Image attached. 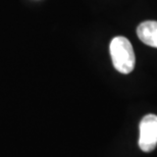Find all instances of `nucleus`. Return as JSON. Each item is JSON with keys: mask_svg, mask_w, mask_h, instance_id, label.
Returning <instances> with one entry per match:
<instances>
[{"mask_svg": "<svg viewBox=\"0 0 157 157\" xmlns=\"http://www.w3.org/2000/svg\"><path fill=\"white\" fill-rule=\"evenodd\" d=\"M109 51L113 67L117 71L128 75L134 71L136 63L135 52L131 42L125 37L118 36L112 39Z\"/></svg>", "mask_w": 157, "mask_h": 157, "instance_id": "nucleus-1", "label": "nucleus"}, {"mask_svg": "<svg viewBox=\"0 0 157 157\" xmlns=\"http://www.w3.org/2000/svg\"><path fill=\"white\" fill-rule=\"evenodd\" d=\"M139 147L144 152H151L157 146V115L147 114L140 122Z\"/></svg>", "mask_w": 157, "mask_h": 157, "instance_id": "nucleus-2", "label": "nucleus"}, {"mask_svg": "<svg viewBox=\"0 0 157 157\" xmlns=\"http://www.w3.org/2000/svg\"><path fill=\"white\" fill-rule=\"evenodd\" d=\"M137 35L144 44L157 48V21H143L138 27Z\"/></svg>", "mask_w": 157, "mask_h": 157, "instance_id": "nucleus-3", "label": "nucleus"}]
</instances>
